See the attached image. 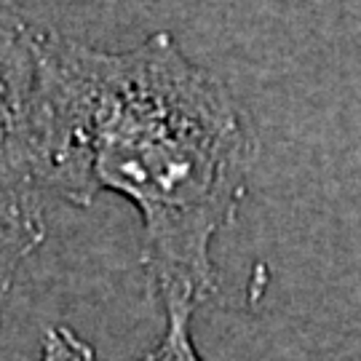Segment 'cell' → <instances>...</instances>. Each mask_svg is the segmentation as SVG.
Instances as JSON below:
<instances>
[{
  "label": "cell",
  "mask_w": 361,
  "mask_h": 361,
  "mask_svg": "<svg viewBox=\"0 0 361 361\" xmlns=\"http://www.w3.org/2000/svg\"><path fill=\"white\" fill-rule=\"evenodd\" d=\"M32 161L43 195L140 212L142 265L164 310L217 292V235L249 193L257 134L233 91L171 32L110 51L40 30Z\"/></svg>",
  "instance_id": "1"
},
{
  "label": "cell",
  "mask_w": 361,
  "mask_h": 361,
  "mask_svg": "<svg viewBox=\"0 0 361 361\" xmlns=\"http://www.w3.org/2000/svg\"><path fill=\"white\" fill-rule=\"evenodd\" d=\"M40 30L0 6V195L40 193L32 161Z\"/></svg>",
  "instance_id": "2"
},
{
  "label": "cell",
  "mask_w": 361,
  "mask_h": 361,
  "mask_svg": "<svg viewBox=\"0 0 361 361\" xmlns=\"http://www.w3.org/2000/svg\"><path fill=\"white\" fill-rule=\"evenodd\" d=\"M193 313L190 308H166V329L142 361H204L190 335ZM38 361H99V356L70 326H49L40 343Z\"/></svg>",
  "instance_id": "3"
},
{
  "label": "cell",
  "mask_w": 361,
  "mask_h": 361,
  "mask_svg": "<svg viewBox=\"0 0 361 361\" xmlns=\"http://www.w3.org/2000/svg\"><path fill=\"white\" fill-rule=\"evenodd\" d=\"M46 235L40 195H0V319L19 268Z\"/></svg>",
  "instance_id": "4"
}]
</instances>
